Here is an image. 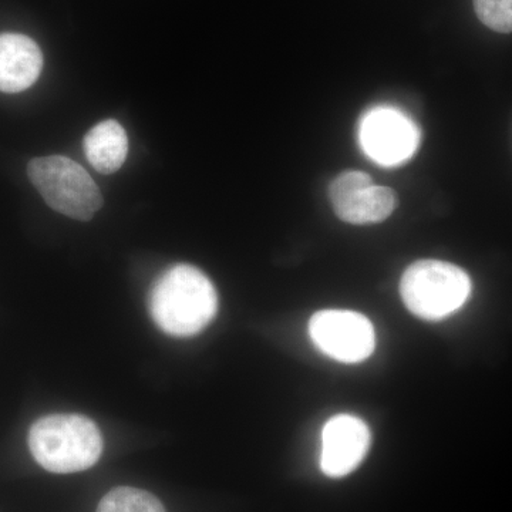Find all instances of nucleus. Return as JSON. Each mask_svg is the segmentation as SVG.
I'll return each mask as SVG.
<instances>
[{
    "label": "nucleus",
    "instance_id": "obj_6",
    "mask_svg": "<svg viewBox=\"0 0 512 512\" xmlns=\"http://www.w3.org/2000/svg\"><path fill=\"white\" fill-rule=\"evenodd\" d=\"M359 140L367 157L393 167L413 156L420 144V131L402 111L375 107L360 121Z\"/></svg>",
    "mask_w": 512,
    "mask_h": 512
},
{
    "label": "nucleus",
    "instance_id": "obj_10",
    "mask_svg": "<svg viewBox=\"0 0 512 512\" xmlns=\"http://www.w3.org/2000/svg\"><path fill=\"white\" fill-rule=\"evenodd\" d=\"M84 153L94 170L101 174L119 171L126 161L128 138L126 130L116 120L101 121L84 137Z\"/></svg>",
    "mask_w": 512,
    "mask_h": 512
},
{
    "label": "nucleus",
    "instance_id": "obj_11",
    "mask_svg": "<svg viewBox=\"0 0 512 512\" xmlns=\"http://www.w3.org/2000/svg\"><path fill=\"white\" fill-rule=\"evenodd\" d=\"M97 512H165L156 495L133 487H119L104 495Z\"/></svg>",
    "mask_w": 512,
    "mask_h": 512
},
{
    "label": "nucleus",
    "instance_id": "obj_2",
    "mask_svg": "<svg viewBox=\"0 0 512 512\" xmlns=\"http://www.w3.org/2000/svg\"><path fill=\"white\" fill-rule=\"evenodd\" d=\"M29 448L36 463L50 473H79L100 460L103 437L89 417L50 414L33 424Z\"/></svg>",
    "mask_w": 512,
    "mask_h": 512
},
{
    "label": "nucleus",
    "instance_id": "obj_8",
    "mask_svg": "<svg viewBox=\"0 0 512 512\" xmlns=\"http://www.w3.org/2000/svg\"><path fill=\"white\" fill-rule=\"evenodd\" d=\"M367 424L352 414H339L325 424L322 431L320 468L332 478L349 476L365 460L370 447Z\"/></svg>",
    "mask_w": 512,
    "mask_h": 512
},
{
    "label": "nucleus",
    "instance_id": "obj_4",
    "mask_svg": "<svg viewBox=\"0 0 512 512\" xmlns=\"http://www.w3.org/2000/svg\"><path fill=\"white\" fill-rule=\"evenodd\" d=\"M30 183L35 185L52 210L76 221H90L103 207V195L90 174L72 158H33L28 165Z\"/></svg>",
    "mask_w": 512,
    "mask_h": 512
},
{
    "label": "nucleus",
    "instance_id": "obj_5",
    "mask_svg": "<svg viewBox=\"0 0 512 512\" xmlns=\"http://www.w3.org/2000/svg\"><path fill=\"white\" fill-rule=\"evenodd\" d=\"M309 335L320 352L338 362L360 363L376 348V333L366 316L328 309L312 316Z\"/></svg>",
    "mask_w": 512,
    "mask_h": 512
},
{
    "label": "nucleus",
    "instance_id": "obj_1",
    "mask_svg": "<svg viewBox=\"0 0 512 512\" xmlns=\"http://www.w3.org/2000/svg\"><path fill=\"white\" fill-rule=\"evenodd\" d=\"M148 306L154 322L167 335L191 338L207 328L217 315L218 295L204 272L180 264L157 279Z\"/></svg>",
    "mask_w": 512,
    "mask_h": 512
},
{
    "label": "nucleus",
    "instance_id": "obj_9",
    "mask_svg": "<svg viewBox=\"0 0 512 512\" xmlns=\"http://www.w3.org/2000/svg\"><path fill=\"white\" fill-rule=\"evenodd\" d=\"M42 69L43 55L35 40L19 33L0 35V92H25Z\"/></svg>",
    "mask_w": 512,
    "mask_h": 512
},
{
    "label": "nucleus",
    "instance_id": "obj_3",
    "mask_svg": "<svg viewBox=\"0 0 512 512\" xmlns=\"http://www.w3.org/2000/svg\"><path fill=\"white\" fill-rule=\"evenodd\" d=\"M400 293L413 315L441 320L463 308L471 295V279L460 266L423 259L406 269Z\"/></svg>",
    "mask_w": 512,
    "mask_h": 512
},
{
    "label": "nucleus",
    "instance_id": "obj_7",
    "mask_svg": "<svg viewBox=\"0 0 512 512\" xmlns=\"http://www.w3.org/2000/svg\"><path fill=\"white\" fill-rule=\"evenodd\" d=\"M329 198L340 220L355 225L387 220L397 205L392 188L373 185L362 171L339 174L330 184Z\"/></svg>",
    "mask_w": 512,
    "mask_h": 512
},
{
    "label": "nucleus",
    "instance_id": "obj_12",
    "mask_svg": "<svg viewBox=\"0 0 512 512\" xmlns=\"http://www.w3.org/2000/svg\"><path fill=\"white\" fill-rule=\"evenodd\" d=\"M478 19L498 33L512 32V0H473Z\"/></svg>",
    "mask_w": 512,
    "mask_h": 512
}]
</instances>
